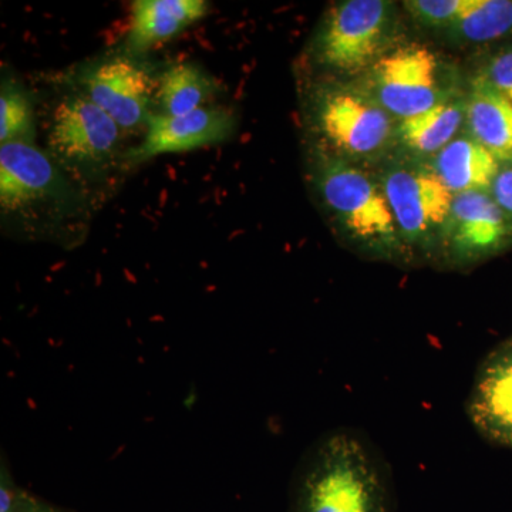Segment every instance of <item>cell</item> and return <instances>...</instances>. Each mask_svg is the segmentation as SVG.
<instances>
[{"mask_svg": "<svg viewBox=\"0 0 512 512\" xmlns=\"http://www.w3.org/2000/svg\"><path fill=\"white\" fill-rule=\"evenodd\" d=\"M311 120L326 151L350 163L382 157L396 143L399 121L359 82L319 84L311 97Z\"/></svg>", "mask_w": 512, "mask_h": 512, "instance_id": "3957f363", "label": "cell"}, {"mask_svg": "<svg viewBox=\"0 0 512 512\" xmlns=\"http://www.w3.org/2000/svg\"><path fill=\"white\" fill-rule=\"evenodd\" d=\"M512 245V224L490 191L454 195L440 256L451 268H468Z\"/></svg>", "mask_w": 512, "mask_h": 512, "instance_id": "52a82bcc", "label": "cell"}, {"mask_svg": "<svg viewBox=\"0 0 512 512\" xmlns=\"http://www.w3.org/2000/svg\"><path fill=\"white\" fill-rule=\"evenodd\" d=\"M35 134V120L28 94L18 84L3 82L0 93V141L2 144L29 143Z\"/></svg>", "mask_w": 512, "mask_h": 512, "instance_id": "d6986e66", "label": "cell"}, {"mask_svg": "<svg viewBox=\"0 0 512 512\" xmlns=\"http://www.w3.org/2000/svg\"><path fill=\"white\" fill-rule=\"evenodd\" d=\"M474 3L476 0H407L403 6L420 26L447 30L464 18Z\"/></svg>", "mask_w": 512, "mask_h": 512, "instance_id": "ffe728a7", "label": "cell"}, {"mask_svg": "<svg viewBox=\"0 0 512 512\" xmlns=\"http://www.w3.org/2000/svg\"><path fill=\"white\" fill-rule=\"evenodd\" d=\"M234 128V114L220 107H201L184 116L150 114L143 143L130 150L127 158L133 163H141L161 154L215 146L228 140Z\"/></svg>", "mask_w": 512, "mask_h": 512, "instance_id": "8fae6325", "label": "cell"}, {"mask_svg": "<svg viewBox=\"0 0 512 512\" xmlns=\"http://www.w3.org/2000/svg\"><path fill=\"white\" fill-rule=\"evenodd\" d=\"M478 76L512 104V45L501 47L488 57Z\"/></svg>", "mask_w": 512, "mask_h": 512, "instance_id": "44dd1931", "label": "cell"}, {"mask_svg": "<svg viewBox=\"0 0 512 512\" xmlns=\"http://www.w3.org/2000/svg\"><path fill=\"white\" fill-rule=\"evenodd\" d=\"M396 5L387 0H345L326 13L313 42L319 66L363 76L394 46Z\"/></svg>", "mask_w": 512, "mask_h": 512, "instance_id": "277c9868", "label": "cell"}, {"mask_svg": "<svg viewBox=\"0 0 512 512\" xmlns=\"http://www.w3.org/2000/svg\"><path fill=\"white\" fill-rule=\"evenodd\" d=\"M357 82L397 121L424 113L458 94L446 64L420 43L390 47Z\"/></svg>", "mask_w": 512, "mask_h": 512, "instance_id": "5b68a950", "label": "cell"}, {"mask_svg": "<svg viewBox=\"0 0 512 512\" xmlns=\"http://www.w3.org/2000/svg\"><path fill=\"white\" fill-rule=\"evenodd\" d=\"M313 180L320 200L350 245L386 261L410 256L379 177L322 150Z\"/></svg>", "mask_w": 512, "mask_h": 512, "instance_id": "6da1fadb", "label": "cell"}, {"mask_svg": "<svg viewBox=\"0 0 512 512\" xmlns=\"http://www.w3.org/2000/svg\"><path fill=\"white\" fill-rule=\"evenodd\" d=\"M66 181L53 161L30 143L0 147V207L3 214L25 211L66 194Z\"/></svg>", "mask_w": 512, "mask_h": 512, "instance_id": "7c38bea8", "label": "cell"}, {"mask_svg": "<svg viewBox=\"0 0 512 512\" xmlns=\"http://www.w3.org/2000/svg\"><path fill=\"white\" fill-rule=\"evenodd\" d=\"M293 512H393L392 493L369 447L339 431L319 444L305 467Z\"/></svg>", "mask_w": 512, "mask_h": 512, "instance_id": "7a4b0ae2", "label": "cell"}, {"mask_svg": "<svg viewBox=\"0 0 512 512\" xmlns=\"http://www.w3.org/2000/svg\"><path fill=\"white\" fill-rule=\"evenodd\" d=\"M214 84L200 66L194 63H178L161 74L158 82V99L163 114L184 116L201 109L211 96Z\"/></svg>", "mask_w": 512, "mask_h": 512, "instance_id": "ac0fdd59", "label": "cell"}, {"mask_svg": "<svg viewBox=\"0 0 512 512\" xmlns=\"http://www.w3.org/2000/svg\"><path fill=\"white\" fill-rule=\"evenodd\" d=\"M384 192L407 251L439 252L454 194L431 164L402 160L380 174ZM412 255V254H410Z\"/></svg>", "mask_w": 512, "mask_h": 512, "instance_id": "8992f818", "label": "cell"}, {"mask_svg": "<svg viewBox=\"0 0 512 512\" xmlns=\"http://www.w3.org/2000/svg\"><path fill=\"white\" fill-rule=\"evenodd\" d=\"M40 500L30 495L28 491L13 483L12 477L5 464H2L0 476V512H28L35 508Z\"/></svg>", "mask_w": 512, "mask_h": 512, "instance_id": "7402d4cb", "label": "cell"}, {"mask_svg": "<svg viewBox=\"0 0 512 512\" xmlns=\"http://www.w3.org/2000/svg\"><path fill=\"white\" fill-rule=\"evenodd\" d=\"M450 42L487 45L512 36V0H476L456 25L444 30Z\"/></svg>", "mask_w": 512, "mask_h": 512, "instance_id": "e0dca14e", "label": "cell"}, {"mask_svg": "<svg viewBox=\"0 0 512 512\" xmlns=\"http://www.w3.org/2000/svg\"><path fill=\"white\" fill-rule=\"evenodd\" d=\"M28 512H64L57 510V508H53L52 505H47L43 503V501H40L39 504L36 505L35 508H32V510Z\"/></svg>", "mask_w": 512, "mask_h": 512, "instance_id": "cb8c5ba5", "label": "cell"}, {"mask_svg": "<svg viewBox=\"0 0 512 512\" xmlns=\"http://www.w3.org/2000/svg\"><path fill=\"white\" fill-rule=\"evenodd\" d=\"M490 194L512 224V163L501 164Z\"/></svg>", "mask_w": 512, "mask_h": 512, "instance_id": "603a6c76", "label": "cell"}, {"mask_svg": "<svg viewBox=\"0 0 512 512\" xmlns=\"http://www.w3.org/2000/svg\"><path fill=\"white\" fill-rule=\"evenodd\" d=\"M467 414L485 440L512 450V336L478 366Z\"/></svg>", "mask_w": 512, "mask_h": 512, "instance_id": "9c48e42d", "label": "cell"}, {"mask_svg": "<svg viewBox=\"0 0 512 512\" xmlns=\"http://www.w3.org/2000/svg\"><path fill=\"white\" fill-rule=\"evenodd\" d=\"M466 124V96L450 99L430 110L399 121L396 143L413 156L434 157L460 133Z\"/></svg>", "mask_w": 512, "mask_h": 512, "instance_id": "2e32d148", "label": "cell"}, {"mask_svg": "<svg viewBox=\"0 0 512 512\" xmlns=\"http://www.w3.org/2000/svg\"><path fill=\"white\" fill-rule=\"evenodd\" d=\"M431 167L454 195L490 191L501 163L470 134H458L439 151Z\"/></svg>", "mask_w": 512, "mask_h": 512, "instance_id": "9a60e30c", "label": "cell"}, {"mask_svg": "<svg viewBox=\"0 0 512 512\" xmlns=\"http://www.w3.org/2000/svg\"><path fill=\"white\" fill-rule=\"evenodd\" d=\"M466 127L501 164L512 163V104L478 74L466 94Z\"/></svg>", "mask_w": 512, "mask_h": 512, "instance_id": "5bb4252c", "label": "cell"}, {"mask_svg": "<svg viewBox=\"0 0 512 512\" xmlns=\"http://www.w3.org/2000/svg\"><path fill=\"white\" fill-rule=\"evenodd\" d=\"M84 96L106 111L120 128H134L148 120L153 80L141 64L128 57H111L83 77Z\"/></svg>", "mask_w": 512, "mask_h": 512, "instance_id": "30bf717a", "label": "cell"}, {"mask_svg": "<svg viewBox=\"0 0 512 512\" xmlns=\"http://www.w3.org/2000/svg\"><path fill=\"white\" fill-rule=\"evenodd\" d=\"M208 6L204 0H138L133 3L128 46L133 52H147L204 18Z\"/></svg>", "mask_w": 512, "mask_h": 512, "instance_id": "4fadbf2b", "label": "cell"}, {"mask_svg": "<svg viewBox=\"0 0 512 512\" xmlns=\"http://www.w3.org/2000/svg\"><path fill=\"white\" fill-rule=\"evenodd\" d=\"M120 127L89 97L60 101L53 113L49 146L63 163L94 170L109 163L119 144Z\"/></svg>", "mask_w": 512, "mask_h": 512, "instance_id": "ba28073f", "label": "cell"}]
</instances>
